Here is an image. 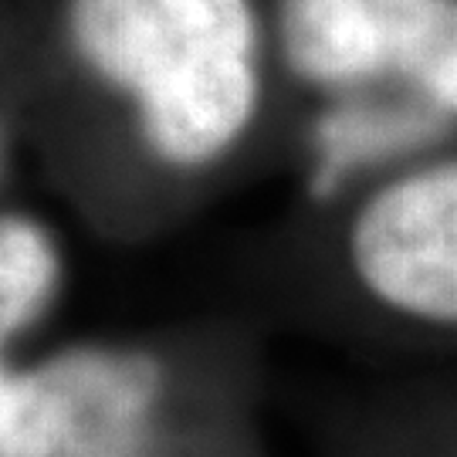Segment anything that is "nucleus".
<instances>
[{"label": "nucleus", "mask_w": 457, "mask_h": 457, "mask_svg": "<svg viewBox=\"0 0 457 457\" xmlns=\"http://www.w3.org/2000/svg\"><path fill=\"white\" fill-rule=\"evenodd\" d=\"M271 41L295 82L328 96L393 79L390 28L376 0H275Z\"/></svg>", "instance_id": "obj_4"}, {"label": "nucleus", "mask_w": 457, "mask_h": 457, "mask_svg": "<svg viewBox=\"0 0 457 457\" xmlns=\"http://www.w3.org/2000/svg\"><path fill=\"white\" fill-rule=\"evenodd\" d=\"M343 262L379 312L457 332V153L379 177L349 211Z\"/></svg>", "instance_id": "obj_3"}, {"label": "nucleus", "mask_w": 457, "mask_h": 457, "mask_svg": "<svg viewBox=\"0 0 457 457\" xmlns=\"http://www.w3.org/2000/svg\"><path fill=\"white\" fill-rule=\"evenodd\" d=\"M65 271V247L45 217L0 207V353L54 309Z\"/></svg>", "instance_id": "obj_5"}, {"label": "nucleus", "mask_w": 457, "mask_h": 457, "mask_svg": "<svg viewBox=\"0 0 457 457\" xmlns=\"http://www.w3.org/2000/svg\"><path fill=\"white\" fill-rule=\"evenodd\" d=\"M54 37L160 180H207L262 129L275 41L258 0H54Z\"/></svg>", "instance_id": "obj_1"}, {"label": "nucleus", "mask_w": 457, "mask_h": 457, "mask_svg": "<svg viewBox=\"0 0 457 457\" xmlns=\"http://www.w3.org/2000/svg\"><path fill=\"white\" fill-rule=\"evenodd\" d=\"M11 132H7V122H4V115H0V183L7 180V173H11Z\"/></svg>", "instance_id": "obj_6"}, {"label": "nucleus", "mask_w": 457, "mask_h": 457, "mask_svg": "<svg viewBox=\"0 0 457 457\" xmlns=\"http://www.w3.org/2000/svg\"><path fill=\"white\" fill-rule=\"evenodd\" d=\"M7 403H11V373L0 370V427H4V417H7Z\"/></svg>", "instance_id": "obj_7"}, {"label": "nucleus", "mask_w": 457, "mask_h": 457, "mask_svg": "<svg viewBox=\"0 0 457 457\" xmlns=\"http://www.w3.org/2000/svg\"><path fill=\"white\" fill-rule=\"evenodd\" d=\"M173 390L153 345H65L11 373L0 457H166Z\"/></svg>", "instance_id": "obj_2"}]
</instances>
